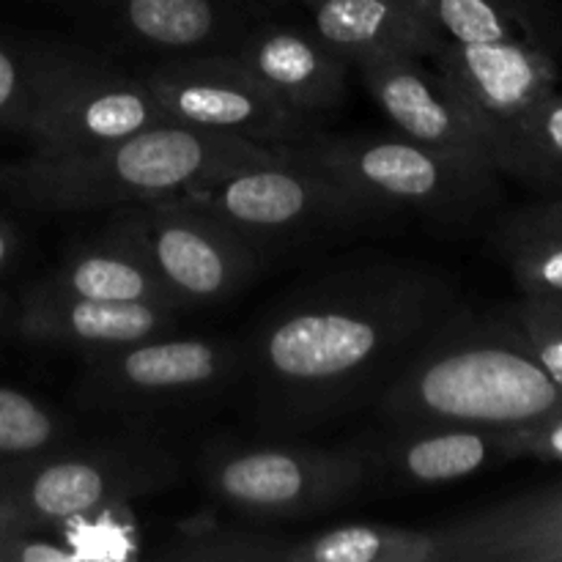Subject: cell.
<instances>
[{"instance_id":"1","label":"cell","mask_w":562,"mask_h":562,"mask_svg":"<svg viewBox=\"0 0 562 562\" xmlns=\"http://www.w3.org/2000/svg\"><path fill=\"white\" fill-rule=\"evenodd\" d=\"M464 307L453 274L415 258L371 252L313 274L241 338L250 415L272 434H305L376 406Z\"/></svg>"},{"instance_id":"2","label":"cell","mask_w":562,"mask_h":562,"mask_svg":"<svg viewBox=\"0 0 562 562\" xmlns=\"http://www.w3.org/2000/svg\"><path fill=\"white\" fill-rule=\"evenodd\" d=\"M278 157L280 148L245 137L157 124L86 151L16 159L0 168V187L31 212H113L201 190Z\"/></svg>"},{"instance_id":"3","label":"cell","mask_w":562,"mask_h":562,"mask_svg":"<svg viewBox=\"0 0 562 562\" xmlns=\"http://www.w3.org/2000/svg\"><path fill=\"white\" fill-rule=\"evenodd\" d=\"M384 426L519 428L562 409V390L505 313L470 305L437 329L379 395Z\"/></svg>"},{"instance_id":"4","label":"cell","mask_w":562,"mask_h":562,"mask_svg":"<svg viewBox=\"0 0 562 562\" xmlns=\"http://www.w3.org/2000/svg\"><path fill=\"white\" fill-rule=\"evenodd\" d=\"M434 55L481 121L503 173L527 115L560 88L562 14L552 0H428Z\"/></svg>"},{"instance_id":"5","label":"cell","mask_w":562,"mask_h":562,"mask_svg":"<svg viewBox=\"0 0 562 562\" xmlns=\"http://www.w3.org/2000/svg\"><path fill=\"white\" fill-rule=\"evenodd\" d=\"M187 461L154 431L119 428L108 437L66 439L0 464V497L36 530H66L91 516L179 486Z\"/></svg>"},{"instance_id":"6","label":"cell","mask_w":562,"mask_h":562,"mask_svg":"<svg viewBox=\"0 0 562 562\" xmlns=\"http://www.w3.org/2000/svg\"><path fill=\"white\" fill-rule=\"evenodd\" d=\"M198 477L220 508L250 525H291L333 514L373 488L368 439L333 445L209 439Z\"/></svg>"},{"instance_id":"7","label":"cell","mask_w":562,"mask_h":562,"mask_svg":"<svg viewBox=\"0 0 562 562\" xmlns=\"http://www.w3.org/2000/svg\"><path fill=\"white\" fill-rule=\"evenodd\" d=\"M181 195L223 220L261 258L333 245L395 217L355 187L289 157L283 148L272 162L250 165L228 179Z\"/></svg>"},{"instance_id":"8","label":"cell","mask_w":562,"mask_h":562,"mask_svg":"<svg viewBox=\"0 0 562 562\" xmlns=\"http://www.w3.org/2000/svg\"><path fill=\"white\" fill-rule=\"evenodd\" d=\"M289 157L327 170L393 214H417L448 228H467L497 206L503 176L442 157L401 132L318 130L283 146Z\"/></svg>"},{"instance_id":"9","label":"cell","mask_w":562,"mask_h":562,"mask_svg":"<svg viewBox=\"0 0 562 562\" xmlns=\"http://www.w3.org/2000/svg\"><path fill=\"white\" fill-rule=\"evenodd\" d=\"M239 373L241 340L168 333L91 357L71 395L86 415L154 431L214 404Z\"/></svg>"},{"instance_id":"10","label":"cell","mask_w":562,"mask_h":562,"mask_svg":"<svg viewBox=\"0 0 562 562\" xmlns=\"http://www.w3.org/2000/svg\"><path fill=\"white\" fill-rule=\"evenodd\" d=\"M170 124L137 71L80 44H31V82L14 130L33 154L86 151L148 126Z\"/></svg>"},{"instance_id":"11","label":"cell","mask_w":562,"mask_h":562,"mask_svg":"<svg viewBox=\"0 0 562 562\" xmlns=\"http://www.w3.org/2000/svg\"><path fill=\"white\" fill-rule=\"evenodd\" d=\"M108 225L140 247L181 311L225 305L261 272V252L187 195L113 209Z\"/></svg>"},{"instance_id":"12","label":"cell","mask_w":562,"mask_h":562,"mask_svg":"<svg viewBox=\"0 0 562 562\" xmlns=\"http://www.w3.org/2000/svg\"><path fill=\"white\" fill-rule=\"evenodd\" d=\"M165 121L269 148L311 140L322 124L285 108L234 53L148 60L135 69Z\"/></svg>"},{"instance_id":"13","label":"cell","mask_w":562,"mask_h":562,"mask_svg":"<svg viewBox=\"0 0 562 562\" xmlns=\"http://www.w3.org/2000/svg\"><path fill=\"white\" fill-rule=\"evenodd\" d=\"M355 69L395 132L456 162L499 173L477 115L426 58L371 55Z\"/></svg>"},{"instance_id":"14","label":"cell","mask_w":562,"mask_h":562,"mask_svg":"<svg viewBox=\"0 0 562 562\" xmlns=\"http://www.w3.org/2000/svg\"><path fill=\"white\" fill-rule=\"evenodd\" d=\"M69 9L110 47L148 60L234 53L250 27L239 0H69Z\"/></svg>"},{"instance_id":"15","label":"cell","mask_w":562,"mask_h":562,"mask_svg":"<svg viewBox=\"0 0 562 562\" xmlns=\"http://www.w3.org/2000/svg\"><path fill=\"white\" fill-rule=\"evenodd\" d=\"M176 318L179 311L168 307L82 300L36 280L16 300L11 324L27 344L71 351L91 360L137 340L176 333Z\"/></svg>"},{"instance_id":"16","label":"cell","mask_w":562,"mask_h":562,"mask_svg":"<svg viewBox=\"0 0 562 562\" xmlns=\"http://www.w3.org/2000/svg\"><path fill=\"white\" fill-rule=\"evenodd\" d=\"M234 55L285 108L316 124L344 108L349 97V71L355 66L311 25H250Z\"/></svg>"},{"instance_id":"17","label":"cell","mask_w":562,"mask_h":562,"mask_svg":"<svg viewBox=\"0 0 562 562\" xmlns=\"http://www.w3.org/2000/svg\"><path fill=\"white\" fill-rule=\"evenodd\" d=\"M373 486L428 488L467 481L483 470L510 461L505 431L453 423L387 426L382 437H368Z\"/></svg>"},{"instance_id":"18","label":"cell","mask_w":562,"mask_h":562,"mask_svg":"<svg viewBox=\"0 0 562 562\" xmlns=\"http://www.w3.org/2000/svg\"><path fill=\"white\" fill-rule=\"evenodd\" d=\"M228 562H450L442 527L344 525L311 536L228 530Z\"/></svg>"},{"instance_id":"19","label":"cell","mask_w":562,"mask_h":562,"mask_svg":"<svg viewBox=\"0 0 562 562\" xmlns=\"http://www.w3.org/2000/svg\"><path fill=\"white\" fill-rule=\"evenodd\" d=\"M450 562H562V483L442 525Z\"/></svg>"},{"instance_id":"20","label":"cell","mask_w":562,"mask_h":562,"mask_svg":"<svg viewBox=\"0 0 562 562\" xmlns=\"http://www.w3.org/2000/svg\"><path fill=\"white\" fill-rule=\"evenodd\" d=\"M44 283L82 300L113 302V305H154L179 311L140 247L115 228H104L102 236L77 241L58 258Z\"/></svg>"},{"instance_id":"21","label":"cell","mask_w":562,"mask_h":562,"mask_svg":"<svg viewBox=\"0 0 562 562\" xmlns=\"http://www.w3.org/2000/svg\"><path fill=\"white\" fill-rule=\"evenodd\" d=\"M307 11L313 31L351 66L371 55H434L431 22L395 0H313Z\"/></svg>"},{"instance_id":"22","label":"cell","mask_w":562,"mask_h":562,"mask_svg":"<svg viewBox=\"0 0 562 562\" xmlns=\"http://www.w3.org/2000/svg\"><path fill=\"white\" fill-rule=\"evenodd\" d=\"M503 176L541 198L562 195V91L549 93L521 124L503 162Z\"/></svg>"},{"instance_id":"23","label":"cell","mask_w":562,"mask_h":562,"mask_svg":"<svg viewBox=\"0 0 562 562\" xmlns=\"http://www.w3.org/2000/svg\"><path fill=\"white\" fill-rule=\"evenodd\" d=\"M494 245L521 294H562V231L521 223L508 214L494 228Z\"/></svg>"},{"instance_id":"24","label":"cell","mask_w":562,"mask_h":562,"mask_svg":"<svg viewBox=\"0 0 562 562\" xmlns=\"http://www.w3.org/2000/svg\"><path fill=\"white\" fill-rule=\"evenodd\" d=\"M77 437L64 412L36 395L0 384V464L27 459Z\"/></svg>"},{"instance_id":"25","label":"cell","mask_w":562,"mask_h":562,"mask_svg":"<svg viewBox=\"0 0 562 562\" xmlns=\"http://www.w3.org/2000/svg\"><path fill=\"white\" fill-rule=\"evenodd\" d=\"M505 316L519 329L543 371L562 390V294L527 296L505 307Z\"/></svg>"},{"instance_id":"26","label":"cell","mask_w":562,"mask_h":562,"mask_svg":"<svg viewBox=\"0 0 562 562\" xmlns=\"http://www.w3.org/2000/svg\"><path fill=\"white\" fill-rule=\"evenodd\" d=\"M31 82V44L0 38V130H14Z\"/></svg>"},{"instance_id":"27","label":"cell","mask_w":562,"mask_h":562,"mask_svg":"<svg viewBox=\"0 0 562 562\" xmlns=\"http://www.w3.org/2000/svg\"><path fill=\"white\" fill-rule=\"evenodd\" d=\"M510 461L536 459L547 464H562V409L527 423L519 428H505Z\"/></svg>"},{"instance_id":"28","label":"cell","mask_w":562,"mask_h":562,"mask_svg":"<svg viewBox=\"0 0 562 562\" xmlns=\"http://www.w3.org/2000/svg\"><path fill=\"white\" fill-rule=\"evenodd\" d=\"M510 214H514L516 220H521V223L562 231V195L538 198V201L527 203V206L516 209V212Z\"/></svg>"},{"instance_id":"29","label":"cell","mask_w":562,"mask_h":562,"mask_svg":"<svg viewBox=\"0 0 562 562\" xmlns=\"http://www.w3.org/2000/svg\"><path fill=\"white\" fill-rule=\"evenodd\" d=\"M16 252H20V231L9 220L0 217V272L16 261Z\"/></svg>"},{"instance_id":"30","label":"cell","mask_w":562,"mask_h":562,"mask_svg":"<svg viewBox=\"0 0 562 562\" xmlns=\"http://www.w3.org/2000/svg\"><path fill=\"white\" fill-rule=\"evenodd\" d=\"M395 3L406 5V9L417 11V14L426 16V20H428V0H395Z\"/></svg>"},{"instance_id":"31","label":"cell","mask_w":562,"mask_h":562,"mask_svg":"<svg viewBox=\"0 0 562 562\" xmlns=\"http://www.w3.org/2000/svg\"><path fill=\"white\" fill-rule=\"evenodd\" d=\"M269 3H302V5H307V3H313V0H269Z\"/></svg>"},{"instance_id":"32","label":"cell","mask_w":562,"mask_h":562,"mask_svg":"<svg viewBox=\"0 0 562 562\" xmlns=\"http://www.w3.org/2000/svg\"><path fill=\"white\" fill-rule=\"evenodd\" d=\"M0 217H3V214H0Z\"/></svg>"}]
</instances>
